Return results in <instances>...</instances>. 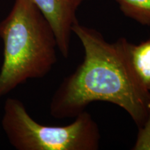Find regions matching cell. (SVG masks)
Masks as SVG:
<instances>
[{
  "label": "cell",
  "instance_id": "obj_6",
  "mask_svg": "<svg viewBox=\"0 0 150 150\" xmlns=\"http://www.w3.org/2000/svg\"><path fill=\"white\" fill-rule=\"evenodd\" d=\"M127 18L144 26H150V0H115Z\"/></svg>",
  "mask_w": 150,
  "mask_h": 150
},
{
  "label": "cell",
  "instance_id": "obj_4",
  "mask_svg": "<svg viewBox=\"0 0 150 150\" xmlns=\"http://www.w3.org/2000/svg\"><path fill=\"white\" fill-rule=\"evenodd\" d=\"M50 24L58 50L67 59L70 56L72 26L78 21L76 11L85 0H31Z\"/></svg>",
  "mask_w": 150,
  "mask_h": 150
},
{
  "label": "cell",
  "instance_id": "obj_1",
  "mask_svg": "<svg viewBox=\"0 0 150 150\" xmlns=\"http://www.w3.org/2000/svg\"><path fill=\"white\" fill-rule=\"evenodd\" d=\"M72 30L83 45V60L54 93L50 115L56 119L75 117L91 103L105 102L122 108L141 127L147 117L150 92L131 72L119 40L108 42L99 31L79 21Z\"/></svg>",
  "mask_w": 150,
  "mask_h": 150
},
{
  "label": "cell",
  "instance_id": "obj_7",
  "mask_svg": "<svg viewBox=\"0 0 150 150\" xmlns=\"http://www.w3.org/2000/svg\"><path fill=\"white\" fill-rule=\"evenodd\" d=\"M133 150H150V104L147 119L141 127L138 128V132Z\"/></svg>",
  "mask_w": 150,
  "mask_h": 150
},
{
  "label": "cell",
  "instance_id": "obj_3",
  "mask_svg": "<svg viewBox=\"0 0 150 150\" xmlns=\"http://www.w3.org/2000/svg\"><path fill=\"white\" fill-rule=\"evenodd\" d=\"M1 127L10 145L17 150H97L101 135L98 125L86 110L66 126H47L37 122L24 103L7 98Z\"/></svg>",
  "mask_w": 150,
  "mask_h": 150
},
{
  "label": "cell",
  "instance_id": "obj_2",
  "mask_svg": "<svg viewBox=\"0 0 150 150\" xmlns=\"http://www.w3.org/2000/svg\"><path fill=\"white\" fill-rule=\"evenodd\" d=\"M0 38L4 45L0 99L29 79L45 76L57 62L53 29L31 0H15L0 22Z\"/></svg>",
  "mask_w": 150,
  "mask_h": 150
},
{
  "label": "cell",
  "instance_id": "obj_5",
  "mask_svg": "<svg viewBox=\"0 0 150 150\" xmlns=\"http://www.w3.org/2000/svg\"><path fill=\"white\" fill-rule=\"evenodd\" d=\"M118 40L131 72L140 85L150 92V38L138 45L129 42L124 37Z\"/></svg>",
  "mask_w": 150,
  "mask_h": 150
}]
</instances>
